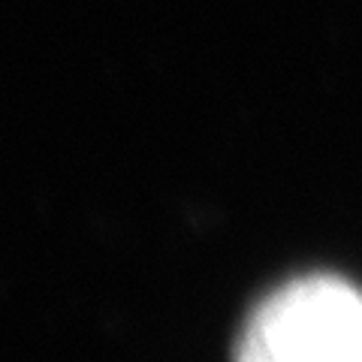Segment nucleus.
I'll use <instances>...</instances> for the list:
<instances>
[{
  "label": "nucleus",
  "instance_id": "obj_1",
  "mask_svg": "<svg viewBox=\"0 0 362 362\" xmlns=\"http://www.w3.org/2000/svg\"><path fill=\"white\" fill-rule=\"evenodd\" d=\"M233 362H362V290L305 275L254 308Z\"/></svg>",
  "mask_w": 362,
  "mask_h": 362
}]
</instances>
